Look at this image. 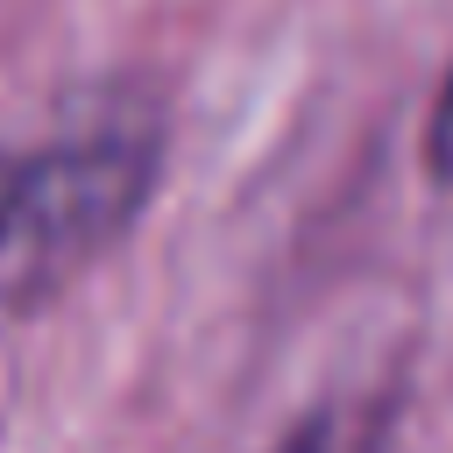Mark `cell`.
<instances>
[{
	"mask_svg": "<svg viewBox=\"0 0 453 453\" xmlns=\"http://www.w3.org/2000/svg\"><path fill=\"white\" fill-rule=\"evenodd\" d=\"M163 177L156 120L0 142V311H28L127 241Z\"/></svg>",
	"mask_w": 453,
	"mask_h": 453,
	"instance_id": "6da1fadb",
	"label": "cell"
},
{
	"mask_svg": "<svg viewBox=\"0 0 453 453\" xmlns=\"http://www.w3.org/2000/svg\"><path fill=\"white\" fill-rule=\"evenodd\" d=\"M425 177L453 184V71H446V85H439V99L425 113Z\"/></svg>",
	"mask_w": 453,
	"mask_h": 453,
	"instance_id": "7a4b0ae2",
	"label": "cell"
},
{
	"mask_svg": "<svg viewBox=\"0 0 453 453\" xmlns=\"http://www.w3.org/2000/svg\"><path fill=\"white\" fill-rule=\"evenodd\" d=\"M276 453H333V418H304Z\"/></svg>",
	"mask_w": 453,
	"mask_h": 453,
	"instance_id": "3957f363",
	"label": "cell"
}]
</instances>
